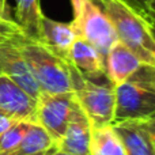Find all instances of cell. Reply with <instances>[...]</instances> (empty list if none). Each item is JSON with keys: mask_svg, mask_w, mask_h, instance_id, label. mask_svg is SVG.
Listing matches in <instances>:
<instances>
[{"mask_svg": "<svg viewBox=\"0 0 155 155\" xmlns=\"http://www.w3.org/2000/svg\"><path fill=\"white\" fill-rule=\"evenodd\" d=\"M7 40H10V37H5V35H2V34H0V44H3L4 41H7Z\"/></svg>", "mask_w": 155, "mask_h": 155, "instance_id": "d4e9b609", "label": "cell"}, {"mask_svg": "<svg viewBox=\"0 0 155 155\" xmlns=\"http://www.w3.org/2000/svg\"><path fill=\"white\" fill-rule=\"evenodd\" d=\"M22 56L31 68L41 93H72V67L38 40L16 38Z\"/></svg>", "mask_w": 155, "mask_h": 155, "instance_id": "6da1fadb", "label": "cell"}, {"mask_svg": "<svg viewBox=\"0 0 155 155\" xmlns=\"http://www.w3.org/2000/svg\"><path fill=\"white\" fill-rule=\"evenodd\" d=\"M0 34L10 38L25 37L23 31L21 30V27L18 26L15 21H0Z\"/></svg>", "mask_w": 155, "mask_h": 155, "instance_id": "d6986e66", "label": "cell"}, {"mask_svg": "<svg viewBox=\"0 0 155 155\" xmlns=\"http://www.w3.org/2000/svg\"><path fill=\"white\" fill-rule=\"evenodd\" d=\"M56 148V142L42 127L30 123L22 142L8 155H52Z\"/></svg>", "mask_w": 155, "mask_h": 155, "instance_id": "5bb4252c", "label": "cell"}, {"mask_svg": "<svg viewBox=\"0 0 155 155\" xmlns=\"http://www.w3.org/2000/svg\"><path fill=\"white\" fill-rule=\"evenodd\" d=\"M52 155H70V154H67V153H64V151H60L59 148H56V150L52 153Z\"/></svg>", "mask_w": 155, "mask_h": 155, "instance_id": "cb8c5ba5", "label": "cell"}, {"mask_svg": "<svg viewBox=\"0 0 155 155\" xmlns=\"http://www.w3.org/2000/svg\"><path fill=\"white\" fill-rule=\"evenodd\" d=\"M118 2L132 10L144 22L155 15V0H118Z\"/></svg>", "mask_w": 155, "mask_h": 155, "instance_id": "ac0fdd59", "label": "cell"}, {"mask_svg": "<svg viewBox=\"0 0 155 155\" xmlns=\"http://www.w3.org/2000/svg\"><path fill=\"white\" fill-rule=\"evenodd\" d=\"M0 110L16 120L34 123L35 99L27 95L10 78L0 74Z\"/></svg>", "mask_w": 155, "mask_h": 155, "instance_id": "9c48e42d", "label": "cell"}, {"mask_svg": "<svg viewBox=\"0 0 155 155\" xmlns=\"http://www.w3.org/2000/svg\"><path fill=\"white\" fill-rule=\"evenodd\" d=\"M116 116L120 120H148L155 116V65L142 67L114 87ZM113 121V123H114Z\"/></svg>", "mask_w": 155, "mask_h": 155, "instance_id": "7a4b0ae2", "label": "cell"}, {"mask_svg": "<svg viewBox=\"0 0 155 155\" xmlns=\"http://www.w3.org/2000/svg\"><path fill=\"white\" fill-rule=\"evenodd\" d=\"M91 129L87 116L75 102L64 135L56 144L57 148L70 155H90Z\"/></svg>", "mask_w": 155, "mask_h": 155, "instance_id": "ba28073f", "label": "cell"}, {"mask_svg": "<svg viewBox=\"0 0 155 155\" xmlns=\"http://www.w3.org/2000/svg\"><path fill=\"white\" fill-rule=\"evenodd\" d=\"M90 155H127L118 135L112 125L91 129Z\"/></svg>", "mask_w": 155, "mask_h": 155, "instance_id": "2e32d148", "label": "cell"}, {"mask_svg": "<svg viewBox=\"0 0 155 155\" xmlns=\"http://www.w3.org/2000/svg\"><path fill=\"white\" fill-rule=\"evenodd\" d=\"M146 121V125H147L148 128V132H150L151 135V139H153V144L155 147V116L151 118H148V120H144Z\"/></svg>", "mask_w": 155, "mask_h": 155, "instance_id": "44dd1931", "label": "cell"}, {"mask_svg": "<svg viewBox=\"0 0 155 155\" xmlns=\"http://www.w3.org/2000/svg\"><path fill=\"white\" fill-rule=\"evenodd\" d=\"M142 60L121 41H117L109 49L105 57V68H106V79L114 87L124 83L129 76H132L140 67Z\"/></svg>", "mask_w": 155, "mask_h": 155, "instance_id": "4fadbf2b", "label": "cell"}, {"mask_svg": "<svg viewBox=\"0 0 155 155\" xmlns=\"http://www.w3.org/2000/svg\"><path fill=\"white\" fill-rule=\"evenodd\" d=\"M99 80L87 79L72 68V93L93 128L112 125L116 116L114 86L107 79Z\"/></svg>", "mask_w": 155, "mask_h": 155, "instance_id": "277c9868", "label": "cell"}, {"mask_svg": "<svg viewBox=\"0 0 155 155\" xmlns=\"http://www.w3.org/2000/svg\"><path fill=\"white\" fill-rule=\"evenodd\" d=\"M76 38L78 34L72 23L57 22L45 15L41 16L37 40L48 46L52 52L59 54L65 61H67L71 46Z\"/></svg>", "mask_w": 155, "mask_h": 155, "instance_id": "7c38bea8", "label": "cell"}, {"mask_svg": "<svg viewBox=\"0 0 155 155\" xmlns=\"http://www.w3.org/2000/svg\"><path fill=\"white\" fill-rule=\"evenodd\" d=\"M74 21L78 37L93 45L104 57L118 41L112 21L97 0H71Z\"/></svg>", "mask_w": 155, "mask_h": 155, "instance_id": "5b68a950", "label": "cell"}, {"mask_svg": "<svg viewBox=\"0 0 155 155\" xmlns=\"http://www.w3.org/2000/svg\"><path fill=\"white\" fill-rule=\"evenodd\" d=\"M67 63L78 74L87 79L99 80L106 78L105 57L93 45L80 37L74 41L67 57Z\"/></svg>", "mask_w": 155, "mask_h": 155, "instance_id": "30bf717a", "label": "cell"}, {"mask_svg": "<svg viewBox=\"0 0 155 155\" xmlns=\"http://www.w3.org/2000/svg\"><path fill=\"white\" fill-rule=\"evenodd\" d=\"M16 121H21V120H16V118H14L12 116H10V114H7V113L0 110V136H2L5 131H8Z\"/></svg>", "mask_w": 155, "mask_h": 155, "instance_id": "ffe728a7", "label": "cell"}, {"mask_svg": "<svg viewBox=\"0 0 155 155\" xmlns=\"http://www.w3.org/2000/svg\"><path fill=\"white\" fill-rule=\"evenodd\" d=\"M29 125V121H16L8 131L0 136V155H8L18 147Z\"/></svg>", "mask_w": 155, "mask_h": 155, "instance_id": "e0dca14e", "label": "cell"}, {"mask_svg": "<svg viewBox=\"0 0 155 155\" xmlns=\"http://www.w3.org/2000/svg\"><path fill=\"white\" fill-rule=\"evenodd\" d=\"M16 38H10L0 44V74L10 78L33 99H37L41 94V88L33 75L31 68L19 51Z\"/></svg>", "mask_w": 155, "mask_h": 155, "instance_id": "52a82bcc", "label": "cell"}, {"mask_svg": "<svg viewBox=\"0 0 155 155\" xmlns=\"http://www.w3.org/2000/svg\"><path fill=\"white\" fill-rule=\"evenodd\" d=\"M75 102L74 93H41L35 99L34 123L42 127L56 144L64 135Z\"/></svg>", "mask_w": 155, "mask_h": 155, "instance_id": "8992f818", "label": "cell"}, {"mask_svg": "<svg viewBox=\"0 0 155 155\" xmlns=\"http://www.w3.org/2000/svg\"><path fill=\"white\" fill-rule=\"evenodd\" d=\"M112 21L118 41L128 46L143 64L155 65V41L146 22L118 0H97Z\"/></svg>", "mask_w": 155, "mask_h": 155, "instance_id": "3957f363", "label": "cell"}, {"mask_svg": "<svg viewBox=\"0 0 155 155\" xmlns=\"http://www.w3.org/2000/svg\"><path fill=\"white\" fill-rule=\"evenodd\" d=\"M127 155H155V147L144 120H120L112 124Z\"/></svg>", "mask_w": 155, "mask_h": 155, "instance_id": "8fae6325", "label": "cell"}, {"mask_svg": "<svg viewBox=\"0 0 155 155\" xmlns=\"http://www.w3.org/2000/svg\"><path fill=\"white\" fill-rule=\"evenodd\" d=\"M40 2L38 0H15V18L16 23L23 31L26 38L37 40L40 30L41 16Z\"/></svg>", "mask_w": 155, "mask_h": 155, "instance_id": "9a60e30c", "label": "cell"}, {"mask_svg": "<svg viewBox=\"0 0 155 155\" xmlns=\"http://www.w3.org/2000/svg\"><path fill=\"white\" fill-rule=\"evenodd\" d=\"M0 21H14L10 15V8L0 4Z\"/></svg>", "mask_w": 155, "mask_h": 155, "instance_id": "7402d4cb", "label": "cell"}, {"mask_svg": "<svg viewBox=\"0 0 155 155\" xmlns=\"http://www.w3.org/2000/svg\"><path fill=\"white\" fill-rule=\"evenodd\" d=\"M0 4H2V5H5V7H8V5H7V0H0Z\"/></svg>", "mask_w": 155, "mask_h": 155, "instance_id": "484cf974", "label": "cell"}, {"mask_svg": "<svg viewBox=\"0 0 155 155\" xmlns=\"http://www.w3.org/2000/svg\"><path fill=\"white\" fill-rule=\"evenodd\" d=\"M146 25L148 26V29H150V31H151V35H153V38L155 41V15L148 18L147 21H146Z\"/></svg>", "mask_w": 155, "mask_h": 155, "instance_id": "603a6c76", "label": "cell"}]
</instances>
